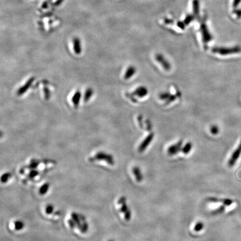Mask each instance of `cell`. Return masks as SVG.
Segmentation results:
<instances>
[{
	"label": "cell",
	"instance_id": "obj_31",
	"mask_svg": "<svg viewBox=\"0 0 241 241\" xmlns=\"http://www.w3.org/2000/svg\"></svg>",
	"mask_w": 241,
	"mask_h": 241
},
{
	"label": "cell",
	"instance_id": "obj_6",
	"mask_svg": "<svg viewBox=\"0 0 241 241\" xmlns=\"http://www.w3.org/2000/svg\"><path fill=\"white\" fill-rule=\"evenodd\" d=\"M105 160L110 165L114 164V159L112 156L111 155H109L107 153H99L96 154V155L94 156V159L93 160Z\"/></svg>",
	"mask_w": 241,
	"mask_h": 241
},
{
	"label": "cell",
	"instance_id": "obj_19",
	"mask_svg": "<svg viewBox=\"0 0 241 241\" xmlns=\"http://www.w3.org/2000/svg\"><path fill=\"white\" fill-rule=\"evenodd\" d=\"M92 94H93V91L92 90V89H87V90L85 92V95L84 97V99L85 101H88L89 99L91 98V97L92 96Z\"/></svg>",
	"mask_w": 241,
	"mask_h": 241
},
{
	"label": "cell",
	"instance_id": "obj_14",
	"mask_svg": "<svg viewBox=\"0 0 241 241\" xmlns=\"http://www.w3.org/2000/svg\"><path fill=\"white\" fill-rule=\"evenodd\" d=\"M81 97V93L79 91L75 92L74 95L72 97V102L74 106L77 107L80 103V98Z\"/></svg>",
	"mask_w": 241,
	"mask_h": 241
},
{
	"label": "cell",
	"instance_id": "obj_9",
	"mask_svg": "<svg viewBox=\"0 0 241 241\" xmlns=\"http://www.w3.org/2000/svg\"><path fill=\"white\" fill-rule=\"evenodd\" d=\"M34 78H31L30 80H28V82L24 84V85L21 86V87L19 88L17 90V94L18 96H21L24 94V93H25L26 91L28 90V88L31 86L32 83L34 82Z\"/></svg>",
	"mask_w": 241,
	"mask_h": 241
},
{
	"label": "cell",
	"instance_id": "obj_24",
	"mask_svg": "<svg viewBox=\"0 0 241 241\" xmlns=\"http://www.w3.org/2000/svg\"><path fill=\"white\" fill-rule=\"evenodd\" d=\"M125 218L126 221H130L131 218V212L130 209H129L128 210H127L125 213Z\"/></svg>",
	"mask_w": 241,
	"mask_h": 241
},
{
	"label": "cell",
	"instance_id": "obj_22",
	"mask_svg": "<svg viewBox=\"0 0 241 241\" xmlns=\"http://www.w3.org/2000/svg\"><path fill=\"white\" fill-rule=\"evenodd\" d=\"M193 19H194V16L193 15H188L187 16V17H185V19L184 20L185 24L188 25L192 21H193Z\"/></svg>",
	"mask_w": 241,
	"mask_h": 241
},
{
	"label": "cell",
	"instance_id": "obj_13",
	"mask_svg": "<svg viewBox=\"0 0 241 241\" xmlns=\"http://www.w3.org/2000/svg\"><path fill=\"white\" fill-rule=\"evenodd\" d=\"M136 69L133 66H130L127 68L126 71L124 75V78L125 80H127L130 79L131 77L133 76L134 74L136 73Z\"/></svg>",
	"mask_w": 241,
	"mask_h": 241
},
{
	"label": "cell",
	"instance_id": "obj_16",
	"mask_svg": "<svg viewBox=\"0 0 241 241\" xmlns=\"http://www.w3.org/2000/svg\"><path fill=\"white\" fill-rule=\"evenodd\" d=\"M193 148V144L191 142H187L183 148H182V153L184 154H188Z\"/></svg>",
	"mask_w": 241,
	"mask_h": 241
},
{
	"label": "cell",
	"instance_id": "obj_15",
	"mask_svg": "<svg viewBox=\"0 0 241 241\" xmlns=\"http://www.w3.org/2000/svg\"><path fill=\"white\" fill-rule=\"evenodd\" d=\"M193 11L196 17H199V2L198 0H194L193 2Z\"/></svg>",
	"mask_w": 241,
	"mask_h": 241
},
{
	"label": "cell",
	"instance_id": "obj_8",
	"mask_svg": "<svg viewBox=\"0 0 241 241\" xmlns=\"http://www.w3.org/2000/svg\"><path fill=\"white\" fill-rule=\"evenodd\" d=\"M160 99L162 101H165L167 103H170L171 102H173L176 99V96L171 94L169 92H164L160 94L159 95Z\"/></svg>",
	"mask_w": 241,
	"mask_h": 241
},
{
	"label": "cell",
	"instance_id": "obj_1",
	"mask_svg": "<svg viewBox=\"0 0 241 241\" xmlns=\"http://www.w3.org/2000/svg\"><path fill=\"white\" fill-rule=\"evenodd\" d=\"M241 51V48L238 46H235L233 48H219L216 47L212 49V52L215 53L222 55H227L230 54H235L239 53Z\"/></svg>",
	"mask_w": 241,
	"mask_h": 241
},
{
	"label": "cell",
	"instance_id": "obj_7",
	"mask_svg": "<svg viewBox=\"0 0 241 241\" xmlns=\"http://www.w3.org/2000/svg\"><path fill=\"white\" fill-rule=\"evenodd\" d=\"M156 60L162 65V67L166 71H169L171 69V64L161 54H157L156 55Z\"/></svg>",
	"mask_w": 241,
	"mask_h": 241
},
{
	"label": "cell",
	"instance_id": "obj_12",
	"mask_svg": "<svg viewBox=\"0 0 241 241\" xmlns=\"http://www.w3.org/2000/svg\"><path fill=\"white\" fill-rule=\"evenodd\" d=\"M73 49L74 51L77 54H80L82 51V48H81V44L80 39L77 37L74 38L73 39Z\"/></svg>",
	"mask_w": 241,
	"mask_h": 241
},
{
	"label": "cell",
	"instance_id": "obj_21",
	"mask_svg": "<svg viewBox=\"0 0 241 241\" xmlns=\"http://www.w3.org/2000/svg\"><path fill=\"white\" fill-rule=\"evenodd\" d=\"M48 184H46L44 185L40 190V194H41V195H43V194H45V193H46V192H47V190H48Z\"/></svg>",
	"mask_w": 241,
	"mask_h": 241
},
{
	"label": "cell",
	"instance_id": "obj_23",
	"mask_svg": "<svg viewBox=\"0 0 241 241\" xmlns=\"http://www.w3.org/2000/svg\"><path fill=\"white\" fill-rule=\"evenodd\" d=\"M233 203V200L232 199L228 198L224 199V200L223 202V204H224L225 206H230Z\"/></svg>",
	"mask_w": 241,
	"mask_h": 241
},
{
	"label": "cell",
	"instance_id": "obj_28",
	"mask_svg": "<svg viewBox=\"0 0 241 241\" xmlns=\"http://www.w3.org/2000/svg\"><path fill=\"white\" fill-rule=\"evenodd\" d=\"M125 203H126V198L125 197H124V196L121 197V198L119 199L118 201V203L119 204H121V205H122V204Z\"/></svg>",
	"mask_w": 241,
	"mask_h": 241
},
{
	"label": "cell",
	"instance_id": "obj_25",
	"mask_svg": "<svg viewBox=\"0 0 241 241\" xmlns=\"http://www.w3.org/2000/svg\"><path fill=\"white\" fill-rule=\"evenodd\" d=\"M210 132L213 135H217L219 132L218 128L216 126H213L210 128Z\"/></svg>",
	"mask_w": 241,
	"mask_h": 241
},
{
	"label": "cell",
	"instance_id": "obj_29",
	"mask_svg": "<svg viewBox=\"0 0 241 241\" xmlns=\"http://www.w3.org/2000/svg\"><path fill=\"white\" fill-rule=\"evenodd\" d=\"M10 174H6L2 176V182H6V180L7 179V177L10 176Z\"/></svg>",
	"mask_w": 241,
	"mask_h": 241
},
{
	"label": "cell",
	"instance_id": "obj_20",
	"mask_svg": "<svg viewBox=\"0 0 241 241\" xmlns=\"http://www.w3.org/2000/svg\"><path fill=\"white\" fill-rule=\"evenodd\" d=\"M15 227L17 230H21L24 227V223L20 221H16L15 222Z\"/></svg>",
	"mask_w": 241,
	"mask_h": 241
},
{
	"label": "cell",
	"instance_id": "obj_26",
	"mask_svg": "<svg viewBox=\"0 0 241 241\" xmlns=\"http://www.w3.org/2000/svg\"><path fill=\"white\" fill-rule=\"evenodd\" d=\"M128 209H129V208H128L126 203H123V204H122V206H121V208L120 211H121L122 213H125V212H126L127 210H128Z\"/></svg>",
	"mask_w": 241,
	"mask_h": 241
},
{
	"label": "cell",
	"instance_id": "obj_10",
	"mask_svg": "<svg viewBox=\"0 0 241 241\" xmlns=\"http://www.w3.org/2000/svg\"><path fill=\"white\" fill-rule=\"evenodd\" d=\"M148 93V90L145 87H139V88H136V90L134 91L133 94L135 96L139 97L140 98H142L146 96Z\"/></svg>",
	"mask_w": 241,
	"mask_h": 241
},
{
	"label": "cell",
	"instance_id": "obj_5",
	"mask_svg": "<svg viewBox=\"0 0 241 241\" xmlns=\"http://www.w3.org/2000/svg\"><path fill=\"white\" fill-rule=\"evenodd\" d=\"M182 144H183V141H180L179 142H177L176 144H174L170 146L167 149V153L171 156L176 155L179 153V151H182Z\"/></svg>",
	"mask_w": 241,
	"mask_h": 241
},
{
	"label": "cell",
	"instance_id": "obj_4",
	"mask_svg": "<svg viewBox=\"0 0 241 241\" xmlns=\"http://www.w3.org/2000/svg\"><path fill=\"white\" fill-rule=\"evenodd\" d=\"M153 137H154V134L153 133H151L145 138V140L140 145L138 148V150L140 153H143L147 148L148 146L150 144L151 141L153 140Z\"/></svg>",
	"mask_w": 241,
	"mask_h": 241
},
{
	"label": "cell",
	"instance_id": "obj_18",
	"mask_svg": "<svg viewBox=\"0 0 241 241\" xmlns=\"http://www.w3.org/2000/svg\"><path fill=\"white\" fill-rule=\"evenodd\" d=\"M226 209L225 207V205H222L221 207H219L218 208L216 209V210H213L212 211L211 213L213 214V215H216V214H221V213H223Z\"/></svg>",
	"mask_w": 241,
	"mask_h": 241
},
{
	"label": "cell",
	"instance_id": "obj_30",
	"mask_svg": "<svg viewBox=\"0 0 241 241\" xmlns=\"http://www.w3.org/2000/svg\"><path fill=\"white\" fill-rule=\"evenodd\" d=\"M178 26L179 28L182 29H184L185 28V23H182V22H178Z\"/></svg>",
	"mask_w": 241,
	"mask_h": 241
},
{
	"label": "cell",
	"instance_id": "obj_27",
	"mask_svg": "<svg viewBox=\"0 0 241 241\" xmlns=\"http://www.w3.org/2000/svg\"><path fill=\"white\" fill-rule=\"evenodd\" d=\"M53 210V207L51 205H49L46 208V213L47 214H50Z\"/></svg>",
	"mask_w": 241,
	"mask_h": 241
},
{
	"label": "cell",
	"instance_id": "obj_11",
	"mask_svg": "<svg viewBox=\"0 0 241 241\" xmlns=\"http://www.w3.org/2000/svg\"><path fill=\"white\" fill-rule=\"evenodd\" d=\"M132 173H133L134 176H135V178H136L137 182H142L144 177H143V175H142V173H141V171L139 167H137V166L133 167Z\"/></svg>",
	"mask_w": 241,
	"mask_h": 241
},
{
	"label": "cell",
	"instance_id": "obj_17",
	"mask_svg": "<svg viewBox=\"0 0 241 241\" xmlns=\"http://www.w3.org/2000/svg\"><path fill=\"white\" fill-rule=\"evenodd\" d=\"M204 226V224L202 222H198L196 223L195 226L194 227V230L196 232H198L201 231V230H203Z\"/></svg>",
	"mask_w": 241,
	"mask_h": 241
},
{
	"label": "cell",
	"instance_id": "obj_3",
	"mask_svg": "<svg viewBox=\"0 0 241 241\" xmlns=\"http://www.w3.org/2000/svg\"><path fill=\"white\" fill-rule=\"evenodd\" d=\"M241 154V141L240 142L239 145H238V148L235 149V151L232 153V156L230 157L228 164L230 167H232L235 164V162L237 161V160L239 159V156Z\"/></svg>",
	"mask_w": 241,
	"mask_h": 241
},
{
	"label": "cell",
	"instance_id": "obj_2",
	"mask_svg": "<svg viewBox=\"0 0 241 241\" xmlns=\"http://www.w3.org/2000/svg\"><path fill=\"white\" fill-rule=\"evenodd\" d=\"M200 30L202 35L203 41L204 44H207L208 43L210 42L212 39V36L210 34V32L209 31L207 26L204 21L201 23L200 25Z\"/></svg>",
	"mask_w": 241,
	"mask_h": 241
}]
</instances>
